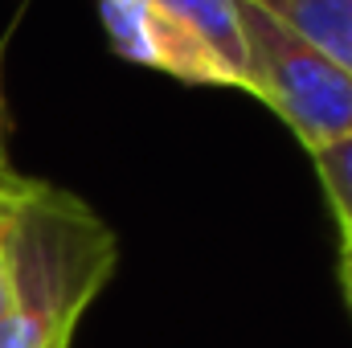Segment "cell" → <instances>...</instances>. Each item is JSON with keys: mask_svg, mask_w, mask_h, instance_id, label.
<instances>
[{"mask_svg": "<svg viewBox=\"0 0 352 348\" xmlns=\"http://www.w3.org/2000/svg\"><path fill=\"white\" fill-rule=\"evenodd\" d=\"M238 25L250 58L254 98L316 152L352 135V74L324 50L303 41L291 25L266 12L258 0H238Z\"/></svg>", "mask_w": 352, "mask_h": 348, "instance_id": "3957f363", "label": "cell"}, {"mask_svg": "<svg viewBox=\"0 0 352 348\" xmlns=\"http://www.w3.org/2000/svg\"><path fill=\"white\" fill-rule=\"evenodd\" d=\"M21 173L0 176V324L12 307V193Z\"/></svg>", "mask_w": 352, "mask_h": 348, "instance_id": "8992f818", "label": "cell"}, {"mask_svg": "<svg viewBox=\"0 0 352 348\" xmlns=\"http://www.w3.org/2000/svg\"><path fill=\"white\" fill-rule=\"evenodd\" d=\"M8 131H12V119H8V102H4V87H0V176L16 173L8 164Z\"/></svg>", "mask_w": 352, "mask_h": 348, "instance_id": "52a82bcc", "label": "cell"}, {"mask_svg": "<svg viewBox=\"0 0 352 348\" xmlns=\"http://www.w3.org/2000/svg\"><path fill=\"white\" fill-rule=\"evenodd\" d=\"M98 17L111 50L135 66L254 94L238 0H98Z\"/></svg>", "mask_w": 352, "mask_h": 348, "instance_id": "7a4b0ae2", "label": "cell"}, {"mask_svg": "<svg viewBox=\"0 0 352 348\" xmlns=\"http://www.w3.org/2000/svg\"><path fill=\"white\" fill-rule=\"evenodd\" d=\"M70 345H74V336H70V340H58L54 348H70Z\"/></svg>", "mask_w": 352, "mask_h": 348, "instance_id": "9c48e42d", "label": "cell"}, {"mask_svg": "<svg viewBox=\"0 0 352 348\" xmlns=\"http://www.w3.org/2000/svg\"><path fill=\"white\" fill-rule=\"evenodd\" d=\"M258 4L352 74V0H258Z\"/></svg>", "mask_w": 352, "mask_h": 348, "instance_id": "277c9868", "label": "cell"}, {"mask_svg": "<svg viewBox=\"0 0 352 348\" xmlns=\"http://www.w3.org/2000/svg\"><path fill=\"white\" fill-rule=\"evenodd\" d=\"M115 262L119 238L82 197L21 176L12 193V307L0 324V348L70 340Z\"/></svg>", "mask_w": 352, "mask_h": 348, "instance_id": "6da1fadb", "label": "cell"}, {"mask_svg": "<svg viewBox=\"0 0 352 348\" xmlns=\"http://www.w3.org/2000/svg\"><path fill=\"white\" fill-rule=\"evenodd\" d=\"M320 184L328 193V205L336 213V226H340V254H352V135L349 140H336L328 148H316L307 152Z\"/></svg>", "mask_w": 352, "mask_h": 348, "instance_id": "5b68a950", "label": "cell"}, {"mask_svg": "<svg viewBox=\"0 0 352 348\" xmlns=\"http://www.w3.org/2000/svg\"><path fill=\"white\" fill-rule=\"evenodd\" d=\"M340 291H344V303L352 312V254H340Z\"/></svg>", "mask_w": 352, "mask_h": 348, "instance_id": "ba28073f", "label": "cell"}]
</instances>
